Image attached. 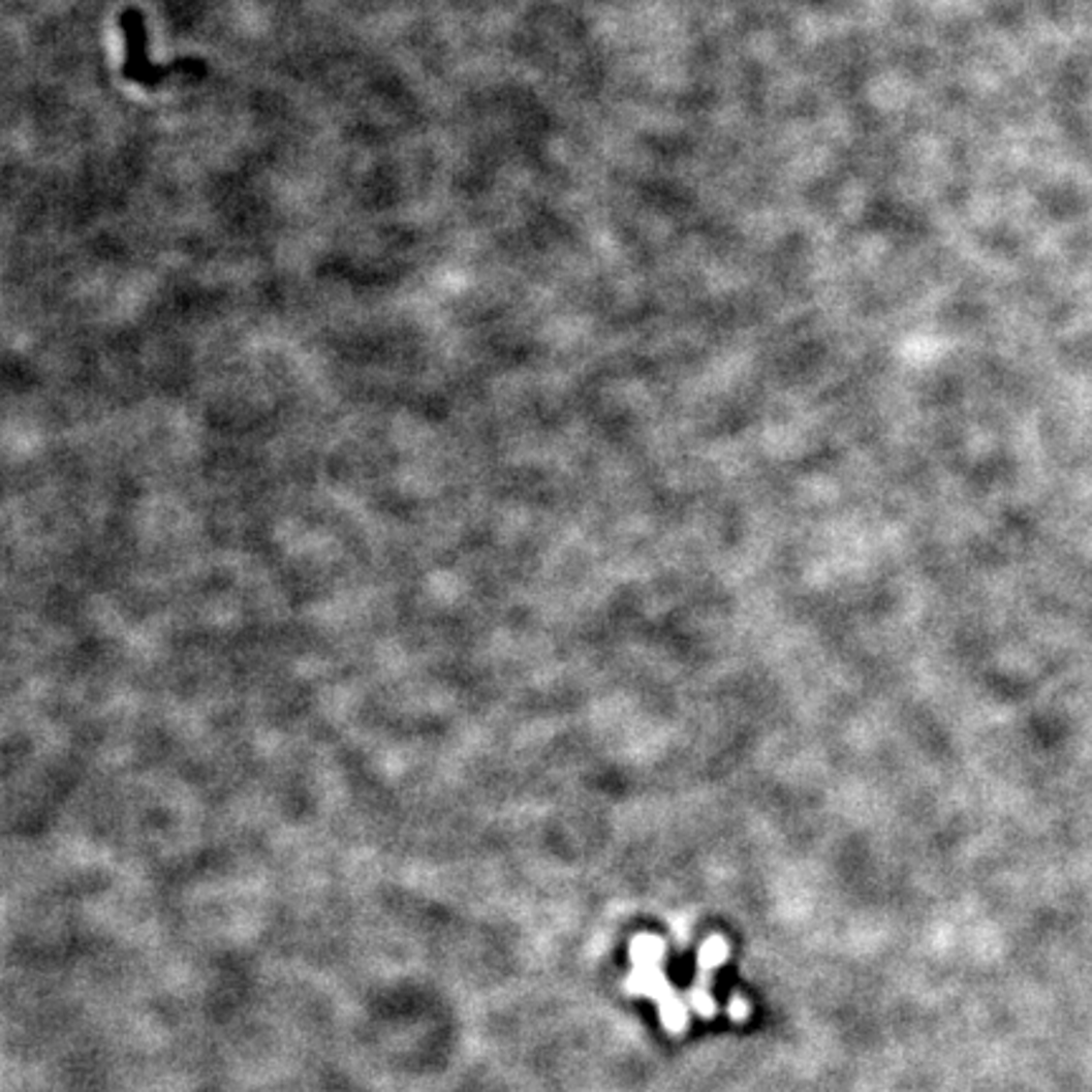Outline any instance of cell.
<instances>
[{"label": "cell", "instance_id": "1", "mask_svg": "<svg viewBox=\"0 0 1092 1092\" xmlns=\"http://www.w3.org/2000/svg\"><path fill=\"white\" fill-rule=\"evenodd\" d=\"M665 941L655 933H637L630 941L632 974L622 981L625 994L658 1001L660 1024L667 1034H683L688 1029V1001L673 989L663 974Z\"/></svg>", "mask_w": 1092, "mask_h": 1092}, {"label": "cell", "instance_id": "2", "mask_svg": "<svg viewBox=\"0 0 1092 1092\" xmlns=\"http://www.w3.org/2000/svg\"><path fill=\"white\" fill-rule=\"evenodd\" d=\"M728 956H731V946H728L726 938L721 933H713L706 938L698 948V971H695L693 987L688 989L686 1001L690 1011L700 1017V1020H713L718 1015V1004L713 999V974L721 964H726Z\"/></svg>", "mask_w": 1092, "mask_h": 1092}, {"label": "cell", "instance_id": "3", "mask_svg": "<svg viewBox=\"0 0 1092 1092\" xmlns=\"http://www.w3.org/2000/svg\"><path fill=\"white\" fill-rule=\"evenodd\" d=\"M726 1015L728 1020L731 1022H746L751 1017V1004L749 999H744L741 994H734L731 999H728V1006H726Z\"/></svg>", "mask_w": 1092, "mask_h": 1092}]
</instances>
